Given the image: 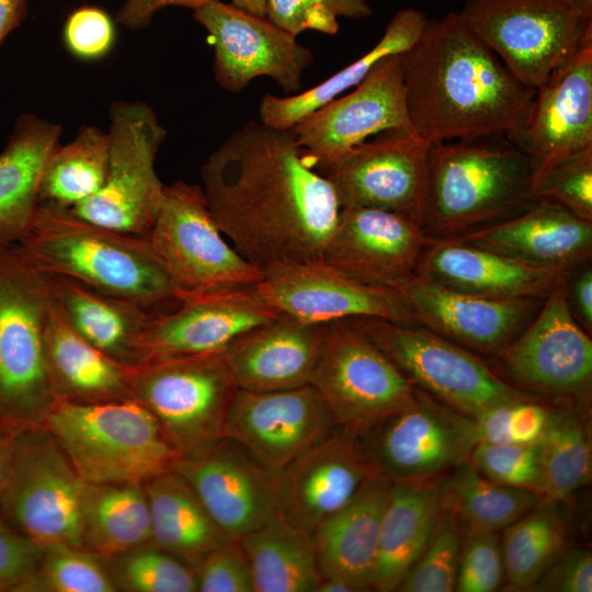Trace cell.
<instances>
[{
    "instance_id": "8992f818",
    "label": "cell",
    "mask_w": 592,
    "mask_h": 592,
    "mask_svg": "<svg viewBox=\"0 0 592 592\" xmlns=\"http://www.w3.org/2000/svg\"><path fill=\"white\" fill-rule=\"evenodd\" d=\"M49 276L15 242L0 249V430L44 425L58 399L45 354Z\"/></svg>"
},
{
    "instance_id": "f1b7e54d",
    "label": "cell",
    "mask_w": 592,
    "mask_h": 592,
    "mask_svg": "<svg viewBox=\"0 0 592 592\" xmlns=\"http://www.w3.org/2000/svg\"><path fill=\"white\" fill-rule=\"evenodd\" d=\"M455 240L534 266L572 271L592 258V221L538 201L505 221Z\"/></svg>"
},
{
    "instance_id": "3957f363",
    "label": "cell",
    "mask_w": 592,
    "mask_h": 592,
    "mask_svg": "<svg viewBox=\"0 0 592 592\" xmlns=\"http://www.w3.org/2000/svg\"><path fill=\"white\" fill-rule=\"evenodd\" d=\"M527 156L503 133L430 144L421 228L455 240L536 204Z\"/></svg>"
},
{
    "instance_id": "7c38bea8",
    "label": "cell",
    "mask_w": 592,
    "mask_h": 592,
    "mask_svg": "<svg viewBox=\"0 0 592 592\" xmlns=\"http://www.w3.org/2000/svg\"><path fill=\"white\" fill-rule=\"evenodd\" d=\"M13 465L0 496V515L43 549L81 547L86 481L45 425L13 434Z\"/></svg>"
},
{
    "instance_id": "4fadbf2b",
    "label": "cell",
    "mask_w": 592,
    "mask_h": 592,
    "mask_svg": "<svg viewBox=\"0 0 592 592\" xmlns=\"http://www.w3.org/2000/svg\"><path fill=\"white\" fill-rule=\"evenodd\" d=\"M566 282L488 363L501 379L521 391L543 401L578 406L591 397L592 340L570 312Z\"/></svg>"
},
{
    "instance_id": "e7e4bbea",
    "label": "cell",
    "mask_w": 592,
    "mask_h": 592,
    "mask_svg": "<svg viewBox=\"0 0 592 592\" xmlns=\"http://www.w3.org/2000/svg\"><path fill=\"white\" fill-rule=\"evenodd\" d=\"M5 243H9V242H3V241L0 240V249H1V247H2L3 244H5Z\"/></svg>"
},
{
    "instance_id": "94428289",
    "label": "cell",
    "mask_w": 592,
    "mask_h": 592,
    "mask_svg": "<svg viewBox=\"0 0 592 592\" xmlns=\"http://www.w3.org/2000/svg\"><path fill=\"white\" fill-rule=\"evenodd\" d=\"M231 4L257 16L266 18L269 0H230Z\"/></svg>"
},
{
    "instance_id": "d6a6232c",
    "label": "cell",
    "mask_w": 592,
    "mask_h": 592,
    "mask_svg": "<svg viewBox=\"0 0 592 592\" xmlns=\"http://www.w3.org/2000/svg\"><path fill=\"white\" fill-rule=\"evenodd\" d=\"M61 126L34 114L20 115L0 152V240L18 242L39 204L45 163L60 144Z\"/></svg>"
},
{
    "instance_id": "6da1fadb",
    "label": "cell",
    "mask_w": 592,
    "mask_h": 592,
    "mask_svg": "<svg viewBox=\"0 0 592 592\" xmlns=\"http://www.w3.org/2000/svg\"><path fill=\"white\" fill-rule=\"evenodd\" d=\"M201 178L219 230L260 270L322 259L341 207L292 128L248 121L210 153Z\"/></svg>"
},
{
    "instance_id": "83f0119b",
    "label": "cell",
    "mask_w": 592,
    "mask_h": 592,
    "mask_svg": "<svg viewBox=\"0 0 592 592\" xmlns=\"http://www.w3.org/2000/svg\"><path fill=\"white\" fill-rule=\"evenodd\" d=\"M328 323H310L288 315L258 326L223 351L240 389L274 391L301 387L310 379Z\"/></svg>"
},
{
    "instance_id": "60d3db41",
    "label": "cell",
    "mask_w": 592,
    "mask_h": 592,
    "mask_svg": "<svg viewBox=\"0 0 592 592\" xmlns=\"http://www.w3.org/2000/svg\"><path fill=\"white\" fill-rule=\"evenodd\" d=\"M554 503L544 500L503 528L504 580L515 590H530L566 548L567 524Z\"/></svg>"
},
{
    "instance_id": "be15d7a7",
    "label": "cell",
    "mask_w": 592,
    "mask_h": 592,
    "mask_svg": "<svg viewBox=\"0 0 592 592\" xmlns=\"http://www.w3.org/2000/svg\"><path fill=\"white\" fill-rule=\"evenodd\" d=\"M578 14L587 22H592V0H568Z\"/></svg>"
},
{
    "instance_id": "91938a15",
    "label": "cell",
    "mask_w": 592,
    "mask_h": 592,
    "mask_svg": "<svg viewBox=\"0 0 592 592\" xmlns=\"http://www.w3.org/2000/svg\"><path fill=\"white\" fill-rule=\"evenodd\" d=\"M13 434L0 430V496L3 492L13 465Z\"/></svg>"
},
{
    "instance_id": "cb8c5ba5",
    "label": "cell",
    "mask_w": 592,
    "mask_h": 592,
    "mask_svg": "<svg viewBox=\"0 0 592 592\" xmlns=\"http://www.w3.org/2000/svg\"><path fill=\"white\" fill-rule=\"evenodd\" d=\"M392 288L403 296L420 326L488 357L531 322L545 299L487 298L454 291L415 274Z\"/></svg>"
},
{
    "instance_id": "52a82bcc",
    "label": "cell",
    "mask_w": 592,
    "mask_h": 592,
    "mask_svg": "<svg viewBox=\"0 0 592 592\" xmlns=\"http://www.w3.org/2000/svg\"><path fill=\"white\" fill-rule=\"evenodd\" d=\"M345 321L415 387L466 415L476 417L493 406L535 397L510 386L478 354L423 326L374 317Z\"/></svg>"
},
{
    "instance_id": "ac0fdd59",
    "label": "cell",
    "mask_w": 592,
    "mask_h": 592,
    "mask_svg": "<svg viewBox=\"0 0 592 592\" xmlns=\"http://www.w3.org/2000/svg\"><path fill=\"white\" fill-rule=\"evenodd\" d=\"M376 136L318 171L330 183L340 207L396 212L421 226L430 144L401 129Z\"/></svg>"
},
{
    "instance_id": "44dd1931",
    "label": "cell",
    "mask_w": 592,
    "mask_h": 592,
    "mask_svg": "<svg viewBox=\"0 0 592 592\" xmlns=\"http://www.w3.org/2000/svg\"><path fill=\"white\" fill-rule=\"evenodd\" d=\"M506 137L530 159L533 182L554 164L592 149V39L538 88Z\"/></svg>"
},
{
    "instance_id": "db71d44e",
    "label": "cell",
    "mask_w": 592,
    "mask_h": 592,
    "mask_svg": "<svg viewBox=\"0 0 592 592\" xmlns=\"http://www.w3.org/2000/svg\"><path fill=\"white\" fill-rule=\"evenodd\" d=\"M530 590L544 592H591V550L578 547L565 548Z\"/></svg>"
},
{
    "instance_id": "7402d4cb",
    "label": "cell",
    "mask_w": 592,
    "mask_h": 592,
    "mask_svg": "<svg viewBox=\"0 0 592 592\" xmlns=\"http://www.w3.org/2000/svg\"><path fill=\"white\" fill-rule=\"evenodd\" d=\"M378 476L358 435L337 426L275 476L280 511L312 533Z\"/></svg>"
},
{
    "instance_id": "ee69618b",
    "label": "cell",
    "mask_w": 592,
    "mask_h": 592,
    "mask_svg": "<svg viewBox=\"0 0 592 592\" xmlns=\"http://www.w3.org/2000/svg\"><path fill=\"white\" fill-rule=\"evenodd\" d=\"M118 589L132 592H195V570L150 543L112 557Z\"/></svg>"
},
{
    "instance_id": "8fae6325",
    "label": "cell",
    "mask_w": 592,
    "mask_h": 592,
    "mask_svg": "<svg viewBox=\"0 0 592 592\" xmlns=\"http://www.w3.org/2000/svg\"><path fill=\"white\" fill-rule=\"evenodd\" d=\"M147 239L180 296L250 287L264 275L224 239L201 185H164Z\"/></svg>"
},
{
    "instance_id": "ab89813d",
    "label": "cell",
    "mask_w": 592,
    "mask_h": 592,
    "mask_svg": "<svg viewBox=\"0 0 592 592\" xmlns=\"http://www.w3.org/2000/svg\"><path fill=\"white\" fill-rule=\"evenodd\" d=\"M110 157L109 134L95 126H82L66 145L48 157L39 183V204L72 208L103 186Z\"/></svg>"
},
{
    "instance_id": "4316f807",
    "label": "cell",
    "mask_w": 592,
    "mask_h": 592,
    "mask_svg": "<svg viewBox=\"0 0 592 592\" xmlns=\"http://www.w3.org/2000/svg\"><path fill=\"white\" fill-rule=\"evenodd\" d=\"M572 271L534 266L465 242L428 237L413 274L462 293L514 299L546 298Z\"/></svg>"
},
{
    "instance_id": "d6986e66",
    "label": "cell",
    "mask_w": 592,
    "mask_h": 592,
    "mask_svg": "<svg viewBox=\"0 0 592 592\" xmlns=\"http://www.w3.org/2000/svg\"><path fill=\"white\" fill-rule=\"evenodd\" d=\"M255 292L278 314L310 323L374 317L419 326L395 288L356 281L322 260L274 265Z\"/></svg>"
},
{
    "instance_id": "f6af8a7d",
    "label": "cell",
    "mask_w": 592,
    "mask_h": 592,
    "mask_svg": "<svg viewBox=\"0 0 592 592\" xmlns=\"http://www.w3.org/2000/svg\"><path fill=\"white\" fill-rule=\"evenodd\" d=\"M465 532L466 526L454 514L443 510L429 543L397 591H455Z\"/></svg>"
},
{
    "instance_id": "6125c7cd",
    "label": "cell",
    "mask_w": 592,
    "mask_h": 592,
    "mask_svg": "<svg viewBox=\"0 0 592 592\" xmlns=\"http://www.w3.org/2000/svg\"><path fill=\"white\" fill-rule=\"evenodd\" d=\"M352 584L335 578H322L316 592H355Z\"/></svg>"
},
{
    "instance_id": "9f6ffc18",
    "label": "cell",
    "mask_w": 592,
    "mask_h": 592,
    "mask_svg": "<svg viewBox=\"0 0 592 592\" xmlns=\"http://www.w3.org/2000/svg\"><path fill=\"white\" fill-rule=\"evenodd\" d=\"M566 298L571 315L589 334L592 332L591 260L574 269L566 282Z\"/></svg>"
},
{
    "instance_id": "1f68e13d",
    "label": "cell",
    "mask_w": 592,
    "mask_h": 592,
    "mask_svg": "<svg viewBox=\"0 0 592 592\" xmlns=\"http://www.w3.org/2000/svg\"><path fill=\"white\" fill-rule=\"evenodd\" d=\"M45 354L58 398L99 402L133 397V367L111 358L80 337L53 296L45 329Z\"/></svg>"
},
{
    "instance_id": "2e32d148",
    "label": "cell",
    "mask_w": 592,
    "mask_h": 592,
    "mask_svg": "<svg viewBox=\"0 0 592 592\" xmlns=\"http://www.w3.org/2000/svg\"><path fill=\"white\" fill-rule=\"evenodd\" d=\"M193 16L214 47V73L221 88L237 93L254 78L265 76L287 93L299 92L301 76L315 55L297 36L267 18L220 0L194 10Z\"/></svg>"
},
{
    "instance_id": "681fc988",
    "label": "cell",
    "mask_w": 592,
    "mask_h": 592,
    "mask_svg": "<svg viewBox=\"0 0 592 592\" xmlns=\"http://www.w3.org/2000/svg\"><path fill=\"white\" fill-rule=\"evenodd\" d=\"M504 581L501 540L496 531L467 527L456 588L458 592H492Z\"/></svg>"
},
{
    "instance_id": "f907efd6",
    "label": "cell",
    "mask_w": 592,
    "mask_h": 592,
    "mask_svg": "<svg viewBox=\"0 0 592 592\" xmlns=\"http://www.w3.org/2000/svg\"><path fill=\"white\" fill-rule=\"evenodd\" d=\"M194 570L197 591L254 592L251 569L238 539H228L209 551Z\"/></svg>"
},
{
    "instance_id": "9a60e30c",
    "label": "cell",
    "mask_w": 592,
    "mask_h": 592,
    "mask_svg": "<svg viewBox=\"0 0 592 592\" xmlns=\"http://www.w3.org/2000/svg\"><path fill=\"white\" fill-rule=\"evenodd\" d=\"M358 437L376 471L391 485L435 481L466 460L477 443L473 417L419 388L412 406Z\"/></svg>"
},
{
    "instance_id": "5bb4252c",
    "label": "cell",
    "mask_w": 592,
    "mask_h": 592,
    "mask_svg": "<svg viewBox=\"0 0 592 592\" xmlns=\"http://www.w3.org/2000/svg\"><path fill=\"white\" fill-rule=\"evenodd\" d=\"M339 428L361 434L412 406L418 388L345 320L328 323L310 379Z\"/></svg>"
},
{
    "instance_id": "5b68a950",
    "label": "cell",
    "mask_w": 592,
    "mask_h": 592,
    "mask_svg": "<svg viewBox=\"0 0 592 592\" xmlns=\"http://www.w3.org/2000/svg\"><path fill=\"white\" fill-rule=\"evenodd\" d=\"M44 425L90 483H140L182 459L157 418L136 398L76 402L58 398Z\"/></svg>"
},
{
    "instance_id": "680465c9",
    "label": "cell",
    "mask_w": 592,
    "mask_h": 592,
    "mask_svg": "<svg viewBox=\"0 0 592 592\" xmlns=\"http://www.w3.org/2000/svg\"><path fill=\"white\" fill-rule=\"evenodd\" d=\"M27 0H0V45L25 20Z\"/></svg>"
},
{
    "instance_id": "30bf717a",
    "label": "cell",
    "mask_w": 592,
    "mask_h": 592,
    "mask_svg": "<svg viewBox=\"0 0 592 592\" xmlns=\"http://www.w3.org/2000/svg\"><path fill=\"white\" fill-rule=\"evenodd\" d=\"M107 134L110 157L103 186L68 209L93 224L147 238L163 196L164 184L155 164L167 130L145 102L117 101L110 109Z\"/></svg>"
},
{
    "instance_id": "f546056e",
    "label": "cell",
    "mask_w": 592,
    "mask_h": 592,
    "mask_svg": "<svg viewBox=\"0 0 592 592\" xmlns=\"http://www.w3.org/2000/svg\"><path fill=\"white\" fill-rule=\"evenodd\" d=\"M391 483L378 476L311 533L322 578L372 590L379 528Z\"/></svg>"
},
{
    "instance_id": "d4e9b609",
    "label": "cell",
    "mask_w": 592,
    "mask_h": 592,
    "mask_svg": "<svg viewBox=\"0 0 592 592\" xmlns=\"http://www.w3.org/2000/svg\"><path fill=\"white\" fill-rule=\"evenodd\" d=\"M178 471L228 539H240L280 511L275 477L234 441L182 458Z\"/></svg>"
},
{
    "instance_id": "b9f144b4",
    "label": "cell",
    "mask_w": 592,
    "mask_h": 592,
    "mask_svg": "<svg viewBox=\"0 0 592 592\" xmlns=\"http://www.w3.org/2000/svg\"><path fill=\"white\" fill-rule=\"evenodd\" d=\"M540 490L544 500H566L592 476V446L588 425L569 408H554L538 441Z\"/></svg>"
},
{
    "instance_id": "836d02e7",
    "label": "cell",
    "mask_w": 592,
    "mask_h": 592,
    "mask_svg": "<svg viewBox=\"0 0 592 592\" xmlns=\"http://www.w3.org/2000/svg\"><path fill=\"white\" fill-rule=\"evenodd\" d=\"M435 481L391 485L383 512L372 590L397 591L442 514Z\"/></svg>"
},
{
    "instance_id": "484cf974",
    "label": "cell",
    "mask_w": 592,
    "mask_h": 592,
    "mask_svg": "<svg viewBox=\"0 0 592 592\" xmlns=\"http://www.w3.org/2000/svg\"><path fill=\"white\" fill-rule=\"evenodd\" d=\"M426 239L405 214L341 207L321 260L362 283L392 288L414 273Z\"/></svg>"
},
{
    "instance_id": "8d00e7d4",
    "label": "cell",
    "mask_w": 592,
    "mask_h": 592,
    "mask_svg": "<svg viewBox=\"0 0 592 592\" xmlns=\"http://www.w3.org/2000/svg\"><path fill=\"white\" fill-rule=\"evenodd\" d=\"M426 22L428 18L420 10L407 8L398 11L369 52L325 81L287 96L265 94L260 101L259 121L274 128H292L307 114L356 87L382 58L408 50Z\"/></svg>"
},
{
    "instance_id": "ba28073f",
    "label": "cell",
    "mask_w": 592,
    "mask_h": 592,
    "mask_svg": "<svg viewBox=\"0 0 592 592\" xmlns=\"http://www.w3.org/2000/svg\"><path fill=\"white\" fill-rule=\"evenodd\" d=\"M238 386L223 352L149 360L133 367V397L157 418L182 458L223 437Z\"/></svg>"
},
{
    "instance_id": "7dc6e473",
    "label": "cell",
    "mask_w": 592,
    "mask_h": 592,
    "mask_svg": "<svg viewBox=\"0 0 592 592\" xmlns=\"http://www.w3.org/2000/svg\"><path fill=\"white\" fill-rule=\"evenodd\" d=\"M485 477L539 493V444H489L478 442L466 459ZM540 494V493H539Z\"/></svg>"
},
{
    "instance_id": "277c9868",
    "label": "cell",
    "mask_w": 592,
    "mask_h": 592,
    "mask_svg": "<svg viewBox=\"0 0 592 592\" xmlns=\"http://www.w3.org/2000/svg\"><path fill=\"white\" fill-rule=\"evenodd\" d=\"M42 272L78 281L153 312L180 301V292L148 239L116 231L71 213L38 204L15 242Z\"/></svg>"
},
{
    "instance_id": "603a6c76",
    "label": "cell",
    "mask_w": 592,
    "mask_h": 592,
    "mask_svg": "<svg viewBox=\"0 0 592 592\" xmlns=\"http://www.w3.org/2000/svg\"><path fill=\"white\" fill-rule=\"evenodd\" d=\"M278 315L253 288L182 295L153 316L141 341V362L223 352L236 339Z\"/></svg>"
},
{
    "instance_id": "bcb514c9",
    "label": "cell",
    "mask_w": 592,
    "mask_h": 592,
    "mask_svg": "<svg viewBox=\"0 0 592 592\" xmlns=\"http://www.w3.org/2000/svg\"><path fill=\"white\" fill-rule=\"evenodd\" d=\"M533 191L538 201L592 221V149L554 164L534 180Z\"/></svg>"
},
{
    "instance_id": "c3c4849f",
    "label": "cell",
    "mask_w": 592,
    "mask_h": 592,
    "mask_svg": "<svg viewBox=\"0 0 592 592\" xmlns=\"http://www.w3.org/2000/svg\"><path fill=\"white\" fill-rule=\"evenodd\" d=\"M372 9L366 0H269L266 18L297 36L305 31L333 35L338 18H366Z\"/></svg>"
},
{
    "instance_id": "74e56055",
    "label": "cell",
    "mask_w": 592,
    "mask_h": 592,
    "mask_svg": "<svg viewBox=\"0 0 592 592\" xmlns=\"http://www.w3.org/2000/svg\"><path fill=\"white\" fill-rule=\"evenodd\" d=\"M150 543V513L144 485L86 482L82 548L109 559Z\"/></svg>"
},
{
    "instance_id": "d590c367",
    "label": "cell",
    "mask_w": 592,
    "mask_h": 592,
    "mask_svg": "<svg viewBox=\"0 0 592 592\" xmlns=\"http://www.w3.org/2000/svg\"><path fill=\"white\" fill-rule=\"evenodd\" d=\"M254 592H316L322 579L311 533L281 511L238 539Z\"/></svg>"
},
{
    "instance_id": "7a4b0ae2",
    "label": "cell",
    "mask_w": 592,
    "mask_h": 592,
    "mask_svg": "<svg viewBox=\"0 0 592 592\" xmlns=\"http://www.w3.org/2000/svg\"><path fill=\"white\" fill-rule=\"evenodd\" d=\"M402 60L408 117L429 144L506 134L521 125L536 91L511 73L458 12L428 20Z\"/></svg>"
},
{
    "instance_id": "f5cc1de1",
    "label": "cell",
    "mask_w": 592,
    "mask_h": 592,
    "mask_svg": "<svg viewBox=\"0 0 592 592\" xmlns=\"http://www.w3.org/2000/svg\"><path fill=\"white\" fill-rule=\"evenodd\" d=\"M43 551L0 515V592H19L36 573Z\"/></svg>"
},
{
    "instance_id": "816d5d0a",
    "label": "cell",
    "mask_w": 592,
    "mask_h": 592,
    "mask_svg": "<svg viewBox=\"0 0 592 592\" xmlns=\"http://www.w3.org/2000/svg\"><path fill=\"white\" fill-rule=\"evenodd\" d=\"M62 35L67 49L73 56L93 60L106 56L112 49L115 26L103 9L83 5L67 16Z\"/></svg>"
},
{
    "instance_id": "11a10c76",
    "label": "cell",
    "mask_w": 592,
    "mask_h": 592,
    "mask_svg": "<svg viewBox=\"0 0 592 592\" xmlns=\"http://www.w3.org/2000/svg\"><path fill=\"white\" fill-rule=\"evenodd\" d=\"M554 408L538 398L508 405V433L511 444H534L543 436Z\"/></svg>"
},
{
    "instance_id": "f35d334b",
    "label": "cell",
    "mask_w": 592,
    "mask_h": 592,
    "mask_svg": "<svg viewBox=\"0 0 592 592\" xmlns=\"http://www.w3.org/2000/svg\"><path fill=\"white\" fill-rule=\"evenodd\" d=\"M442 509L465 526L500 531L538 505L544 498L532 490L496 482L462 462L435 480Z\"/></svg>"
},
{
    "instance_id": "6f0895ef",
    "label": "cell",
    "mask_w": 592,
    "mask_h": 592,
    "mask_svg": "<svg viewBox=\"0 0 592 592\" xmlns=\"http://www.w3.org/2000/svg\"><path fill=\"white\" fill-rule=\"evenodd\" d=\"M215 0H124L117 11L116 22L136 31L147 26L153 15L167 7H184L196 10Z\"/></svg>"
},
{
    "instance_id": "e575fe53",
    "label": "cell",
    "mask_w": 592,
    "mask_h": 592,
    "mask_svg": "<svg viewBox=\"0 0 592 592\" xmlns=\"http://www.w3.org/2000/svg\"><path fill=\"white\" fill-rule=\"evenodd\" d=\"M144 486L156 546L195 569L209 551L228 540L178 471L160 475Z\"/></svg>"
},
{
    "instance_id": "4dcf8cb0",
    "label": "cell",
    "mask_w": 592,
    "mask_h": 592,
    "mask_svg": "<svg viewBox=\"0 0 592 592\" xmlns=\"http://www.w3.org/2000/svg\"><path fill=\"white\" fill-rule=\"evenodd\" d=\"M48 276L54 301L80 337L122 364H140L143 337L157 314L78 281Z\"/></svg>"
},
{
    "instance_id": "e0dca14e",
    "label": "cell",
    "mask_w": 592,
    "mask_h": 592,
    "mask_svg": "<svg viewBox=\"0 0 592 592\" xmlns=\"http://www.w3.org/2000/svg\"><path fill=\"white\" fill-rule=\"evenodd\" d=\"M389 129L414 134L407 113L402 54L382 58L352 92L316 109L292 127L317 170L367 137Z\"/></svg>"
},
{
    "instance_id": "7bdbcfd3",
    "label": "cell",
    "mask_w": 592,
    "mask_h": 592,
    "mask_svg": "<svg viewBox=\"0 0 592 592\" xmlns=\"http://www.w3.org/2000/svg\"><path fill=\"white\" fill-rule=\"evenodd\" d=\"M103 557L84 548H44L36 573L19 592H114L119 590Z\"/></svg>"
},
{
    "instance_id": "9c48e42d",
    "label": "cell",
    "mask_w": 592,
    "mask_h": 592,
    "mask_svg": "<svg viewBox=\"0 0 592 592\" xmlns=\"http://www.w3.org/2000/svg\"><path fill=\"white\" fill-rule=\"evenodd\" d=\"M523 84L536 89L592 39L568 0H466L458 12Z\"/></svg>"
},
{
    "instance_id": "ffe728a7",
    "label": "cell",
    "mask_w": 592,
    "mask_h": 592,
    "mask_svg": "<svg viewBox=\"0 0 592 592\" xmlns=\"http://www.w3.org/2000/svg\"><path fill=\"white\" fill-rule=\"evenodd\" d=\"M337 426L310 384L274 391L238 388L223 437L240 445L275 477Z\"/></svg>"
}]
</instances>
